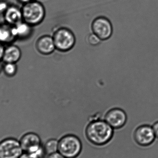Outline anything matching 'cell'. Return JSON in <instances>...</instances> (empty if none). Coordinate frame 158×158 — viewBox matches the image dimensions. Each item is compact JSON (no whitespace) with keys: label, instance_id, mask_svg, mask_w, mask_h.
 Returning <instances> with one entry per match:
<instances>
[{"label":"cell","instance_id":"cell-1","mask_svg":"<svg viewBox=\"0 0 158 158\" xmlns=\"http://www.w3.org/2000/svg\"><path fill=\"white\" fill-rule=\"evenodd\" d=\"M114 130L105 120H96L86 126L85 135L90 143L101 146L108 143L113 138Z\"/></svg>","mask_w":158,"mask_h":158},{"label":"cell","instance_id":"cell-2","mask_svg":"<svg viewBox=\"0 0 158 158\" xmlns=\"http://www.w3.org/2000/svg\"><path fill=\"white\" fill-rule=\"evenodd\" d=\"M23 21L33 27L42 22L45 15V10L43 5L33 1L24 4L21 8Z\"/></svg>","mask_w":158,"mask_h":158},{"label":"cell","instance_id":"cell-3","mask_svg":"<svg viewBox=\"0 0 158 158\" xmlns=\"http://www.w3.org/2000/svg\"><path fill=\"white\" fill-rule=\"evenodd\" d=\"M82 150L81 141L77 135H64L58 142V152L66 158H77Z\"/></svg>","mask_w":158,"mask_h":158},{"label":"cell","instance_id":"cell-4","mask_svg":"<svg viewBox=\"0 0 158 158\" xmlns=\"http://www.w3.org/2000/svg\"><path fill=\"white\" fill-rule=\"evenodd\" d=\"M19 142L24 152L34 154L40 158H44L46 155L40 137L35 133L26 134Z\"/></svg>","mask_w":158,"mask_h":158},{"label":"cell","instance_id":"cell-5","mask_svg":"<svg viewBox=\"0 0 158 158\" xmlns=\"http://www.w3.org/2000/svg\"><path fill=\"white\" fill-rule=\"evenodd\" d=\"M53 38L56 48L60 52L69 51L76 43V38L73 32L66 28H61L56 30Z\"/></svg>","mask_w":158,"mask_h":158},{"label":"cell","instance_id":"cell-6","mask_svg":"<svg viewBox=\"0 0 158 158\" xmlns=\"http://www.w3.org/2000/svg\"><path fill=\"white\" fill-rule=\"evenodd\" d=\"M20 142L14 138H7L0 142V158H19L23 154Z\"/></svg>","mask_w":158,"mask_h":158},{"label":"cell","instance_id":"cell-7","mask_svg":"<svg viewBox=\"0 0 158 158\" xmlns=\"http://www.w3.org/2000/svg\"><path fill=\"white\" fill-rule=\"evenodd\" d=\"M92 28L93 33L97 35L101 40L109 39L113 31L110 21L104 17H99L95 19L92 23Z\"/></svg>","mask_w":158,"mask_h":158},{"label":"cell","instance_id":"cell-8","mask_svg":"<svg viewBox=\"0 0 158 158\" xmlns=\"http://www.w3.org/2000/svg\"><path fill=\"white\" fill-rule=\"evenodd\" d=\"M105 120L113 129L119 130L127 123V114L122 109H112L106 114Z\"/></svg>","mask_w":158,"mask_h":158},{"label":"cell","instance_id":"cell-9","mask_svg":"<svg viewBox=\"0 0 158 158\" xmlns=\"http://www.w3.org/2000/svg\"><path fill=\"white\" fill-rule=\"evenodd\" d=\"M135 139L140 145L148 146L154 142L156 138L153 127L150 125H142L135 130Z\"/></svg>","mask_w":158,"mask_h":158},{"label":"cell","instance_id":"cell-10","mask_svg":"<svg viewBox=\"0 0 158 158\" xmlns=\"http://www.w3.org/2000/svg\"><path fill=\"white\" fill-rule=\"evenodd\" d=\"M36 48L42 54L49 55L52 53L56 48L53 38L48 35L40 37L36 42Z\"/></svg>","mask_w":158,"mask_h":158},{"label":"cell","instance_id":"cell-11","mask_svg":"<svg viewBox=\"0 0 158 158\" xmlns=\"http://www.w3.org/2000/svg\"><path fill=\"white\" fill-rule=\"evenodd\" d=\"M22 52L20 48L14 44H10L5 48L2 61L3 63L17 64L20 60Z\"/></svg>","mask_w":158,"mask_h":158},{"label":"cell","instance_id":"cell-12","mask_svg":"<svg viewBox=\"0 0 158 158\" xmlns=\"http://www.w3.org/2000/svg\"><path fill=\"white\" fill-rule=\"evenodd\" d=\"M6 23L10 26H16L23 21L21 9L15 6L8 7L4 12Z\"/></svg>","mask_w":158,"mask_h":158},{"label":"cell","instance_id":"cell-13","mask_svg":"<svg viewBox=\"0 0 158 158\" xmlns=\"http://www.w3.org/2000/svg\"><path fill=\"white\" fill-rule=\"evenodd\" d=\"M13 31L16 40H27L31 36L32 27L23 21L13 27Z\"/></svg>","mask_w":158,"mask_h":158},{"label":"cell","instance_id":"cell-14","mask_svg":"<svg viewBox=\"0 0 158 158\" xmlns=\"http://www.w3.org/2000/svg\"><path fill=\"white\" fill-rule=\"evenodd\" d=\"M16 40L13 33V26L6 23L0 25V43L5 44H10Z\"/></svg>","mask_w":158,"mask_h":158},{"label":"cell","instance_id":"cell-15","mask_svg":"<svg viewBox=\"0 0 158 158\" xmlns=\"http://www.w3.org/2000/svg\"><path fill=\"white\" fill-rule=\"evenodd\" d=\"M59 141L54 138L49 139L44 145L46 154L51 155L58 152Z\"/></svg>","mask_w":158,"mask_h":158},{"label":"cell","instance_id":"cell-16","mask_svg":"<svg viewBox=\"0 0 158 158\" xmlns=\"http://www.w3.org/2000/svg\"><path fill=\"white\" fill-rule=\"evenodd\" d=\"M2 71L6 77H13L17 73V65L15 63H3Z\"/></svg>","mask_w":158,"mask_h":158},{"label":"cell","instance_id":"cell-17","mask_svg":"<svg viewBox=\"0 0 158 158\" xmlns=\"http://www.w3.org/2000/svg\"><path fill=\"white\" fill-rule=\"evenodd\" d=\"M101 39L94 33L89 35L88 38V41L91 45L95 46L98 45L101 41Z\"/></svg>","mask_w":158,"mask_h":158},{"label":"cell","instance_id":"cell-18","mask_svg":"<svg viewBox=\"0 0 158 158\" xmlns=\"http://www.w3.org/2000/svg\"><path fill=\"white\" fill-rule=\"evenodd\" d=\"M19 158H40L34 154L24 152Z\"/></svg>","mask_w":158,"mask_h":158},{"label":"cell","instance_id":"cell-19","mask_svg":"<svg viewBox=\"0 0 158 158\" xmlns=\"http://www.w3.org/2000/svg\"><path fill=\"white\" fill-rule=\"evenodd\" d=\"M47 158H66L63 156L59 152H57L51 155H48Z\"/></svg>","mask_w":158,"mask_h":158},{"label":"cell","instance_id":"cell-20","mask_svg":"<svg viewBox=\"0 0 158 158\" xmlns=\"http://www.w3.org/2000/svg\"><path fill=\"white\" fill-rule=\"evenodd\" d=\"M7 6L6 4L3 2H0V12H5L7 9Z\"/></svg>","mask_w":158,"mask_h":158},{"label":"cell","instance_id":"cell-21","mask_svg":"<svg viewBox=\"0 0 158 158\" xmlns=\"http://www.w3.org/2000/svg\"><path fill=\"white\" fill-rule=\"evenodd\" d=\"M5 48V47H4V44L0 43V61H2V59Z\"/></svg>","mask_w":158,"mask_h":158},{"label":"cell","instance_id":"cell-22","mask_svg":"<svg viewBox=\"0 0 158 158\" xmlns=\"http://www.w3.org/2000/svg\"><path fill=\"white\" fill-rule=\"evenodd\" d=\"M156 137L158 138V122L155 123L152 126Z\"/></svg>","mask_w":158,"mask_h":158},{"label":"cell","instance_id":"cell-23","mask_svg":"<svg viewBox=\"0 0 158 158\" xmlns=\"http://www.w3.org/2000/svg\"><path fill=\"white\" fill-rule=\"evenodd\" d=\"M33 1V0H19V2H22V3L26 4L27 3L29 2H31V1Z\"/></svg>","mask_w":158,"mask_h":158},{"label":"cell","instance_id":"cell-24","mask_svg":"<svg viewBox=\"0 0 158 158\" xmlns=\"http://www.w3.org/2000/svg\"><path fill=\"white\" fill-rule=\"evenodd\" d=\"M2 61H0V73H1L2 71L3 70V64H2Z\"/></svg>","mask_w":158,"mask_h":158}]
</instances>
